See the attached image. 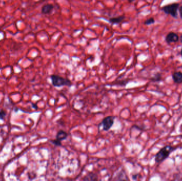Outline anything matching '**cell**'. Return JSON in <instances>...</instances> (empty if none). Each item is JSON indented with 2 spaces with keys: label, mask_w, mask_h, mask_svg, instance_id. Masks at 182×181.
<instances>
[{
  "label": "cell",
  "mask_w": 182,
  "mask_h": 181,
  "mask_svg": "<svg viewBox=\"0 0 182 181\" xmlns=\"http://www.w3.org/2000/svg\"><path fill=\"white\" fill-rule=\"evenodd\" d=\"M179 7V4L177 3L170 4L162 7L161 10L166 14H169L174 18L177 19L178 17L177 11Z\"/></svg>",
  "instance_id": "obj_3"
},
{
  "label": "cell",
  "mask_w": 182,
  "mask_h": 181,
  "mask_svg": "<svg viewBox=\"0 0 182 181\" xmlns=\"http://www.w3.org/2000/svg\"><path fill=\"white\" fill-rule=\"evenodd\" d=\"M155 23V20L153 18H150L144 21V24L146 26H149L152 24H154Z\"/></svg>",
  "instance_id": "obj_13"
},
{
  "label": "cell",
  "mask_w": 182,
  "mask_h": 181,
  "mask_svg": "<svg viewBox=\"0 0 182 181\" xmlns=\"http://www.w3.org/2000/svg\"><path fill=\"white\" fill-rule=\"evenodd\" d=\"M172 78L176 84H182V72H175L172 75Z\"/></svg>",
  "instance_id": "obj_9"
},
{
  "label": "cell",
  "mask_w": 182,
  "mask_h": 181,
  "mask_svg": "<svg viewBox=\"0 0 182 181\" xmlns=\"http://www.w3.org/2000/svg\"><path fill=\"white\" fill-rule=\"evenodd\" d=\"M99 180L97 174L94 173H89L83 178V181H98Z\"/></svg>",
  "instance_id": "obj_10"
},
{
  "label": "cell",
  "mask_w": 182,
  "mask_h": 181,
  "mask_svg": "<svg viewBox=\"0 0 182 181\" xmlns=\"http://www.w3.org/2000/svg\"><path fill=\"white\" fill-rule=\"evenodd\" d=\"M179 16L182 19V5H181V7H179Z\"/></svg>",
  "instance_id": "obj_16"
},
{
  "label": "cell",
  "mask_w": 182,
  "mask_h": 181,
  "mask_svg": "<svg viewBox=\"0 0 182 181\" xmlns=\"http://www.w3.org/2000/svg\"><path fill=\"white\" fill-rule=\"evenodd\" d=\"M179 40L181 42V43L182 44V34L181 35V36L179 37Z\"/></svg>",
  "instance_id": "obj_18"
},
{
  "label": "cell",
  "mask_w": 182,
  "mask_h": 181,
  "mask_svg": "<svg viewBox=\"0 0 182 181\" xmlns=\"http://www.w3.org/2000/svg\"><path fill=\"white\" fill-rule=\"evenodd\" d=\"M125 17L124 16H119L118 17H113L110 18L109 19V22L112 24H120L121 22H122L125 20Z\"/></svg>",
  "instance_id": "obj_8"
},
{
  "label": "cell",
  "mask_w": 182,
  "mask_h": 181,
  "mask_svg": "<svg viewBox=\"0 0 182 181\" xmlns=\"http://www.w3.org/2000/svg\"><path fill=\"white\" fill-rule=\"evenodd\" d=\"M52 144H54L55 146H57V147H61L62 146V144H61V141H59L57 140L56 139L55 140H50Z\"/></svg>",
  "instance_id": "obj_14"
},
{
  "label": "cell",
  "mask_w": 182,
  "mask_h": 181,
  "mask_svg": "<svg viewBox=\"0 0 182 181\" xmlns=\"http://www.w3.org/2000/svg\"><path fill=\"white\" fill-rule=\"evenodd\" d=\"M116 180H128L127 175L124 171H121L116 176Z\"/></svg>",
  "instance_id": "obj_11"
},
{
  "label": "cell",
  "mask_w": 182,
  "mask_h": 181,
  "mask_svg": "<svg viewBox=\"0 0 182 181\" xmlns=\"http://www.w3.org/2000/svg\"><path fill=\"white\" fill-rule=\"evenodd\" d=\"M7 115L6 111L4 110H0V120H3Z\"/></svg>",
  "instance_id": "obj_15"
},
{
  "label": "cell",
  "mask_w": 182,
  "mask_h": 181,
  "mask_svg": "<svg viewBox=\"0 0 182 181\" xmlns=\"http://www.w3.org/2000/svg\"><path fill=\"white\" fill-rule=\"evenodd\" d=\"M68 134L66 131L64 130H59L57 132L55 136V139L60 141H62L67 139Z\"/></svg>",
  "instance_id": "obj_7"
},
{
  "label": "cell",
  "mask_w": 182,
  "mask_h": 181,
  "mask_svg": "<svg viewBox=\"0 0 182 181\" xmlns=\"http://www.w3.org/2000/svg\"><path fill=\"white\" fill-rule=\"evenodd\" d=\"M179 40V37L177 34L174 32H170L167 35L165 38V41L168 44L172 43H177Z\"/></svg>",
  "instance_id": "obj_5"
},
{
  "label": "cell",
  "mask_w": 182,
  "mask_h": 181,
  "mask_svg": "<svg viewBox=\"0 0 182 181\" xmlns=\"http://www.w3.org/2000/svg\"><path fill=\"white\" fill-rule=\"evenodd\" d=\"M135 1H136V0H128V1L129 3H133V2H134Z\"/></svg>",
  "instance_id": "obj_19"
},
{
  "label": "cell",
  "mask_w": 182,
  "mask_h": 181,
  "mask_svg": "<svg viewBox=\"0 0 182 181\" xmlns=\"http://www.w3.org/2000/svg\"><path fill=\"white\" fill-rule=\"evenodd\" d=\"M53 9H54L53 5L51 4H47L42 7L41 12L44 14H49L52 12Z\"/></svg>",
  "instance_id": "obj_6"
},
{
  "label": "cell",
  "mask_w": 182,
  "mask_h": 181,
  "mask_svg": "<svg viewBox=\"0 0 182 181\" xmlns=\"http://www.w3.org/2000/svg\"><path fill=\"white\" fill-rule=\"evenodd\" d=\"M181 55H182V50H181Z\"/></svg>",
  "instance_id": "obj_20"
},
{
  "label": "cell",
  "mask_w": 182,
  "mask_h": 181,
  "mask_svg": "<svg viewBox=\"0 0 182 181\" xmlns=\"http://www.w3.org/2000/svg\"><path fill=\"white\" fill-rule=\"evenodd\" d=\"M50 78L52 84L55 87L60 88L64 86L71 87L72 85L70 80L58 75L52 74Z\"/></svg>",
  "instance_id": "obj_2"
},
{
  "label": "cell",
  "mask_w": 182,
  "mask_h": 181,
  "mask_svg": "<svg viewBox=\"0 0 182 181\" xmlns=\"http://www.w3.org/2000/svg\"><path fill=\"white\" fill-rule=\"evenodd\" d=\"M176 148L172 147L170 146H167L159 151L155 156V161L156 163H160L164 161L166 158L168 157L169 156L172 151L175 150Z\"/></svg>",
  "instance_id": "obj_1"
},
{
  "label": "cell",
  "mask_w": 182,
  "mask_h": 181,
  "mask_svg": "<svg viewBox=\"0 0 182 181\" xmlns=\"http://www.w3.org/2000/svg\"><path fill=\"white\" fill-rule=\"evenodd\" d=\"M115 119V116H108L104 118L100 123L102 125L103 130L105 131H109L114 124Z\"/></svg>",
  "instance_id": "obj_4"
},
{
  "label": "cell",
  "mask_w": 182,
  "mask_h": 181,
  "mask_svg": "<svg viewBox=\"0 0 182 181\" xmlns=\"http://www.w3.org/2000/svg\"><path fill=\"white\" fill-rule=\"evenodd\" d=\"M138 175L136 174V175H133V176H132V178H133V180H136V176H138Z\"/></svg>",
  "instance_id": "obj_17"
},
{
  "label": "cell",
  "mask_w": 182,
  "mask_h": 181,
  "mask_svg": "<svg viewBox=\"0 0 182 181\" xmlns=\"http://www.w3.org/2000/svg\"><path fill=\"white\" fill-rule=\"evenodd\" d=\"M161 76L160 73L155 74L153 77L151 78V80L155 81V82L159 81L161 80Z\"/></svg>",
  "instance_id": "obj_12"
}]
</instances>
